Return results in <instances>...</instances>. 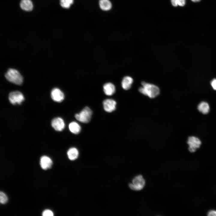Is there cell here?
Instances as JSON below:
<instances>
[{"label": "cell", "mask_w": 216, "mask_h": 216, "mask_svg": "<svg viewBox=\"0 0 216 216\" xmlns=\"http://www.w3.org/2000/svg\"><path fill=\"white\" fill-rule=\"evenodd\" d=\"M42 215L43 216H53V212L50 210H46L42 213Z\"/></svg>", "instance_id": "obj_21"}, {"label": "cell", "mask_w": 216, "mask_h": 216, "mask_svg": "<svg viewBox=\"0 0 216 216\" xmlns=\"http://www.w3.org/2000/svg\"><path fill=\"white\" fill-rule=\"evenodd\" d=\"M99 4L100 8L103 10L107 11L112 8V4L109 0H100Z\"/></svg>", "instance_id": "obj_16"}, {"label": "cell", "mask_w": 216, "mask_h": 216, "mask_svg": "<svg viewBox=\"0 0 216 216\" xmlns=\"http://www.w3.org/2000/svg\"><path fill=\"white\" fill-rule=\"evenodd\" d=\"M70 131L73 134H77L81 131V127L77 122L73 121L70 123L68 125Z\"/></svg>", "instance_id": "obj_14"}, {"label": "cell", "mask_w": 216, "mask_h": 216, "mask_svg": "<svg viewBox=\"0 0 216 216\" xmlns=\"http://www.w3.org/2000/svg\"><path fill=\"white\" fill-rule=\"evenodd\" d=\"M187 143L189 146V151L190 152L193 153L200 147L201 142L198 138L191 136L188 137Z\"/></svg>", "instance_id": "obj_6"}, {"label": "cell", "mask_w": 216, "mask_h": 216, "mask_svg": "<svg viewBox=\"0 0 216 216\" xmlns=\"http://www.w3.org/2000/svg\"><path fill=\"white\" fill-rule=\"evenodd\" d=\"M20 6L22 9L27 11L31 10L33 8L32 3L30 0H21Z\"/></svg>", "instance_id": "obj_15"}, {"label": "cell", "mask_w": 216, "mask_h": 216, "mask_svg": "<svg viewBox=\"0 0 216 216\" xmlns=\"http://www.w3.org/2000/svg\"><path fill=\"white\" fill-rule=\"evenodd\" d=\"M67 154L69 160H74L77 159L78 157L79 152L76 148L71 147L68 151Z\"/></svg>", "instance_id": "obj_13"}, {"label": "cell", "mask_w": 216, "mask_h": 216, "mask_svg": "<svg viewBox=\"0 0 216 216\" xmlns=\"http://www.w3.org/2000/svg\"><path fill=\"white\" fill-rule=\"evenodd\" d=\"M61 6L65 8H69L74 2V0H60Z\"/></svg>", "instance_id": "obj_18"}, {"label": "cell", "mask_w": 216, "mask_h": 216, "mask_svg": "<svg viewBox=\"0 0 216 216\" xmlns=\"http://www.w3.org/2000/svg\"><path fill=\"white\" fill-rule=\"evenodd\" d=\"M8 198L6 194L3 192H0V202L1 203L4 204L6 203L8 201Z\"/></svg>", "instance_id": "obj_20"}, {"label": "cell", "mask_w": 216, "mask_h": 216, "mask_svg": "<svg viewBox=\"0 0 216 216\" xmlns=\"http://www.w3.org/2000/svg\"><path fill=\"white\" fill-rule=\"evenodd\" d=\"M194 2H200L201 0H191Z\"/></svg>", "instance_id": "obj_24"}, {"label": "cell", "mask_w": 216, "mask_h": 216, "mask_svg": "<svg viewBox=\"0 0 216 216\" xmlns=\"http://www.w3.org/2000/svg\"><path fill=\"white\" fill-rule=\"evenodd\" d=\"M103 104L104 109L107 112H112L116 109V102L112 99H106L103 101Z\"/></svg>", "instance_id": "obj_7"}, {"label": "cell", "mask_w": 216, "mask_h": 216, "mask_svg": "<svg viewBox=\"0 0 216 216\" xmlns=\"http://www.w3.org/2000/svg\"><path fill=\"white\" fill-rule=\"evenodd\" d=\"M141 84L142 86L139 88V91L149 98H154L160 94V89L156 86L144 82H142Z\"/></svg>", "instance_id": "obj_1"}, {"label": "cell", "mask_w": 216, "mask_h": 216, "mask_svg": "<svg viewBox=\"0 0 216 216\" xmlns=\"http://www.w3.org/2000/svg\"><path fill=\"white\" fill-rule=\"evenodd\" d=\"M172 5L176 7L178 5L183 6L185 4L186 0H171Z\"/></svg>", "instance_id": "obj_19"}, {"label": "cell", "mask_w": 216, "mask_h": 216, "mask_svg": "<svg viewBox=\"0 0 216 216\" xmlns=\"http://www.w3.org/2000/svg\"><path fill=\"white\" fill-rule=\"evenodd\" d=\"M211 84L213 88L216 90V79H214L212 81Z\"/></svg>", "instance_id": "obj_23"}, {"label": "cell", "mask_w": 216, "mask_h": 216, "mask_svg": "<svg viewBox=\"0 0 216 216\" xmlns=\"http://www.w3.org/2000/svg\"><path fill=\"white\" fill-rule=\"evenodd\" d=\"M92 112L88 107L86 106L78 113L75 115L76 119L83 123H88L91 120Z\"/></svg>", "instance_id": "obj_3"}, {"label": "cell", "mask_w": 216, "mask_h": 216, "mask_svg": "<svg viewBox=\"0 0 216 216\" xmlns=\"http://www.w3.org/2000/svg\"><path fill=\"white\" fill-rule=\"evenodd\" d=\"M103 90L105 94L111 96L115 92L116 88L115 86L112 83L107 82L103 86Z\"/></svg>", "instance_id": "obj_11"}, {"label": "cell", "mask_w": 216, "mask_h": 216, "mask_svg": "<svg viewBox=\"0 0 216 216\" xmlns=\"http://www.w3.org/2000/svg\"><path fill=\"white\" fill-rule=\"evenodd\" d=\"M52 99L55 101L61 102L64 99V95L63 93L59 88H53L51 92Z\"/></svg>", "instance_id": "obj_9"}, {"label": "cell", "mask_w": 216, "mask_h": 216, "mask_svg": "<svg viewBox=\"0 0 216 216\" xmlns=\"http://www.w3.org/2000/svg\"><path fill=\"white\" fill-rule=\"evenodd\" d=\"M145 183V181L142 176L138 175L133 179L132 183H130L128 186L129 188L133 190L139 191L144 188Z\"/></svg>", "instance_id": "obj_4"}, {"label": "cell", "mask_w": 216, "mask_h": 216, "mask_svg": "<svg viewBox=\"0 0 216 216\" xmlns=\"http://www.w3.org/2000/svg\"><path fill=\"white\" fill-rule=\"evenodd\" d=\"M51 125L52 127L56 131H60L64 128L65 124L62 118L60 117H56L52 121Z\"/></svg>", "instance_id": "obj_8"}, {"label": "cell", "mask_w": 216, "mask_h": 216, "mask_svg": "<svg viewBox=\"0 0 216 216\" xmlns=\"http://www.w3.org/2000/svg\"><path fill=\"white\" fill-rule=\"evenodd\" d=\"M40 164L41 168L44 170H46L51 167L52 162L48 157L43 156L40 158Z\"/></svg>", "instance_id": "obj_10"}, {"label": "cell", "mask_w": 216, "mask_h": 216, "mask_svg": "<svg viewBox=\"0 0 216 216\" xmlns=\"http://www.w3.org/2000/svg\"><path fill=\"white\" fill-rule=\"evenodd\" d=\"M199 111L203 114H206L209 110V106L208 104L205 102H201L198 105Z\"/></svg>", "instance_id": "obj_17"}, {"label": "cell", "mask_w": 216, "mask_h": 216, "mask_svg": "<svg viewBox=\"0 0 216 216\" xmlns=\"http://www.w3.org/2000/svg\"><path fill=\"white\" fill-rule=\"evenodd\" d=\"M208 216H216V210H211L209 211L207 214Z\"/></svg>", "instance_id": "obj_22"}, {"label": "cell", "mask_w": 216, "mask_h": 216, "mask_svg": "<svg viewBox=\"0 0 216 216\" xmlns=\"http://www.w3.org/2000/svg\"><path fill=\"white\" fill-rule=\"evenodd\" d=\"M6 79L9 82L17 85L22 84L23 81L22 76L16 70L9 69L5 74Z\"/></svg>", "instance_id": "obj_2"}, {"label": "cell", "mask_w": 216, "mask_h": 216, "mask_svg": "<svg viewBox=\"0 0 216 216\" xmlns=\"http://www.w3.org/2000/svg\"><path fill=\"white\" fill-rule=\"evenodd\" d=\"M8 99L10 102L13 105L20 104L24 100V98L20 92L15 91L9 93Z\"/></svg>", "instance_id": "obj_5"}, {"label": "cell", "mask_w": 216, "mask_h": 216, "mask_svg": "<svg viewBox=\"0 0 216 216\" xmlns=\"http://www.w3.org/2000/svg\"><path fill=\"white\" fill-rule=\"evenodd\" d=\"M133 82V78L129 76H126L123 79L121 85L123 88L125 90L129 89Z\"/></svg>", "instance_id": "obj_12"}]
</instances>
